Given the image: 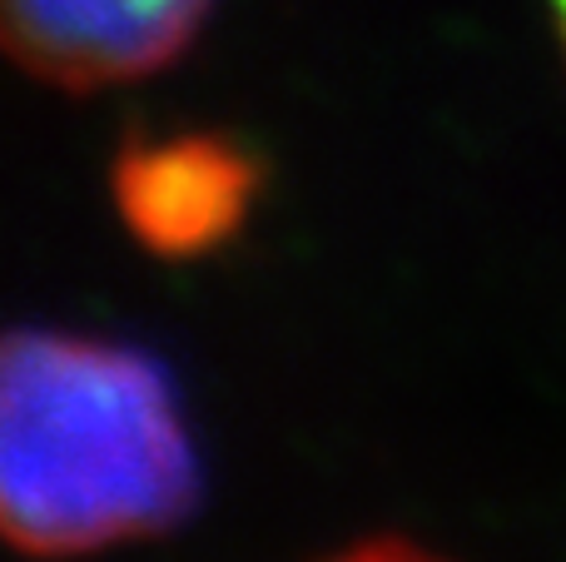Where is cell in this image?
I'll return each mask as SVG.
<instances>
[{
    "label": "cell",
    "mask_w": 566,
    "mask_h": 562,
    "mask_svg": "<svg viewBox=\"0 0 566 562\" xmlns=\"http://www.w3.org/2000/svg\"><path fill=\"white\" fill-rule=\"evenodd\" d=\"M199 458L165 364L119 339L15 329L0 364V518L30 558H90L189 518Z\"/></svg>",
    "instance_id": "obj_1"
},
{
    "label": "cell",
    "mask_w": 566,
    "mask_h": 562,
    "mask_svg": "<svg viewBox=\"0 0 566 562\" xmlns=\"http://www.w3.org/2000/svg\"><path fill=\"white\" fill-rule=\"evenodd\" d=\"M214 0H0L10 60L55 90L129 85L199 40Z\"/></svg>",
    "instance_id": "obj_2"
},
{
    "label": "cell",
    "mask_w": 566,
    "mask_h": 562,
    "mask_svg": "<svg viewBox=\"0 0 566 562\" xmlns=\"http://www.w3.org/2000/svg\"><path fill=\"white\" fill-rule=\"evenodd\" d=\"M115 209L145 249L169 259L209 254L239 235L254 205L259 169L224 135L129 139L115 159Z\"/></svg>",
    "instance_id": "obj_3"
},
{
    "label": "cell",
    "mask_w": 566,
    "mask_h": 562,
    "mask_svg": "<svg viewBox=\"0 0 566 562\" xmlns=\"http://www.w3.org/2000/svg\"><path fill=\"white\" fill-rule=\"evenodd\" d=\"M328 562H448L428 548L408 543V538H373V543H353L348 553L328 558Z\"/></svg>",
    "instance_id": "obj_4"
},
{
    "label": "cell",
    "mask_w": 566,
    "mask_h": 562,
    "mask_svg": "<svg viewBox=\"0 0 566 562\" xmlns=\"http://www.w3.org/2000/svg\"><path fill=\"white\" fill-rule=\"evenodd\" d=\"M547 6H552V20H557V40L566 50V0H547Z\"/></svg>",
    "instance_id": "obj_5"
}]
</instances>
